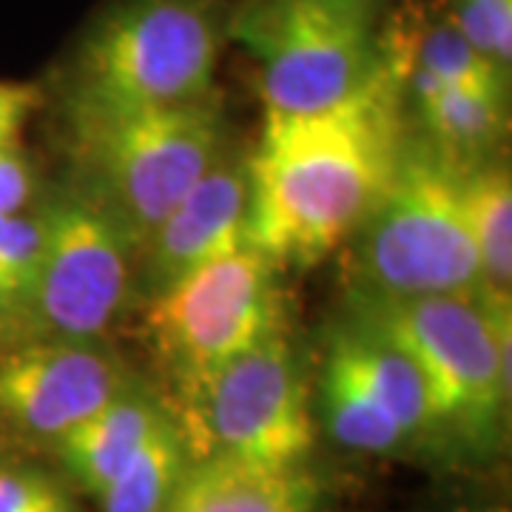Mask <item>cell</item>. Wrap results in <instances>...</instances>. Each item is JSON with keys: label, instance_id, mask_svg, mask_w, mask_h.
I'll use <instances>...</instances> for the list:
<instances>
[{"label": "cell", "instance_id": "obj_1", "mask_svg": "<svg viewBox=\"0 0 512 512\" xmlns=\"http://www.w3.org/2000/svg\"><path fill=\"white\" fill-rule=\"evenodd\" d=\"M390 55L362 92L311 114H265L248 157V242L274 265H316L379 202L404 143L407 32H387Z\"/></svg>", "mask_w": 512, "mask_h": 512}, {"label": "cell", "instance_id": "obj_2", "mask_svg": "<svg viewBox=\"0 0 512 512\" xmlns=\"http://www.w3.org/2000/svg\"><path fill=\"white\" fill-rule=\"evenodd\" d=\"M228 20L225 0H111L66 60V120L89 123L211 97Z\"/></svg>", "mask_w": 512, "mask_h": 512}, {"label": "cell", "instance_id": "obj_3", "mask_svg": "<svg viewBox=\"0 0 512 512\" xmlns=\"http://www.w3.org/2000/svg\"><path fill=\"white\" fill-rule=\"evenodd\" d=\"M353 316L382 330L419 365L436 430L478 456L493 450L510 407V299L356 293Z\"/></svg>", "mask_w": 512, "mask_h": 512}, {"label": "cell", "instance_id": "obj_4", "mask_svg": "<svg viewBox=\"0 0 512 512\" xmlns=\"http://www.w3.org/2000/svg\"><path fill=\"white\" fill-rule=\"evenodd\" d=\"M77 191L109 217L134 254L228 148L220 100L69 123ZM137 259V256H134Z\"/></svg>", "mask_w": 512, "mask_h": 512}, {"label": "cell", "instance_id": "obj_5", "mask_svg": "<svg viewBox=\"0 0 512 512\" xmlns=\"http://www.w3.org/2000/svg\"><path fill=\"white\" fill-rule=\"evenodd\" d=\"M461 168L427 137L404 134L399 163L353 234L356 293H481V268L461 208Z\"/></svg>", "mask_w": 512, "mask_h": 512}, {"label": "cell", "instance_id": "obj_6", "mask_svg": "<svg viewBox=\"0 0 512 512\" xmlns=\"http://www.w3.org/2000/svg\"><path fill=\"white\" fill-rule=\"evenodd\" d=\"M373 0H242L228 37L254 57L265 114H311L362 92L390 43Z\"/></svg>", "mask_w": 512, "mask_h": 512}, {"label": "cell", "instance_id": "obj_7", "mask_svg": "<svg viewBox=\"0 0 512 512\" xmlns=\"http://www.w3.org/2000/svg\"><path fill=\"white\" fill-rule=\"evenodd\" d=\"M165 410L194 461L302 467L316 439L308 387L282 330L177 390V407Z\"/></svg>", "mask_w": 512, "mask_h": 512}, {"label": "cell", "instance_id": "obj_8", "mask_svg": "<svg viewBox=\"0 0 512 512\" xmlns=\"http://www.w3.org/2000/svg\"><path fill=\"white\" fill-rule=\"evenodd\" d=\"M279 330L282 299L274 262L251 245L148 299V345L168 370L174 390L200 382Z\"/></svg>", "mask_w": 512, "mask_h": 512}, {"label": "cell", "instance_id": "obj_9", "mask_svg": "<svg viewBox=\"0 0 512 512\" xmlns=\"http://www.w3.org/2000/svg\"><path fill=\"white\" fill-rule=\"evenodd\" d=\"M32 339H100L123 313L134 248L77 188L43 211Z\"/></svg>", "mask_w": 512, "mask_h": 512}, {"label": "cell", "instance_id": "obj_10", "mask_svg": "<svg viewBox=\"0 0 512 512\" xmlns=\"http://www.w3.org/2000/svg\"><path fill=\"white\" fill-rule=\"evenodd\" d=\"M126 367L97 339H29L0 353V419L23 436L63 439L128 387Z\"/></svg>", "mask_w": 512, "mask_h": 512}, {"label": "cell", "instance_id": "obj_11", "mask_svg": "<svg viewBox=\"0 0 512 512\" xmlns=\"http://www.w3.org/2000/svg\"><path fill=\"white\" fill-rule=\"evenodd\" d=\"M248 217V157L225 148L137 251L140 291L154 299L205 265L248 248Z\"/></svg>", "mask_w": 512, "mask_h": 512}, {"label": "cell", "instance_id": "obj_12", "mask_svg": "<svg viewBox=\"0 0 512 512\" xmlns=\"http://www.w3.org/2000/svg\"><path fill=\"white\" fill-rule=\"evenodd\" d=\"M319 487L302 467H259L234 458L191 461L163 512H313Z\"/></svg>", "mask_w": 512, "mask_h": 512}, {"label": "cell", "instance_id": "obj_13", "mask_svg": "<svg viewBox=\"0 0 512 512\" xmlns=\"http://www.w3.org/2000/svg\"><path fill=\"white\" fill-rule=\"evenodd\" d=\"M328 359L362 384L410 439L436 430L433 396L419 365L382 330L350 313L330 339Z\"/></svg>", "mask_w": 512, "mask_h": 512}, {"label": "cell", "instance_id": "obj_14", "mask_svg": "<svg viewBox=\"0 0 512 512\" xmlns=\"http://www.w3.org/2000/svg\"><path fill=\"white\" fill-rule=\"evenodd\" d=\"M163 407L148 390L131 382L109 404L57 439V456L83 490L100 495L137 453Z\"/></svg>", "mask_w": 512, "mask_h": 512}, {"label": "cell", "instance_id": "obj_15", "mask_svg": "<svg viewBox=\"0 0 512 512\" xmlns=\"http://www.w3.org/2000/svg\"><path fill=\"white\" fill-rule=\"evenodd\" d=\"M404 100L419 111L427 140L458 165L478 163V154L498 143L507 126V97L447 86L407 63Z\"/></svg>", "mask_w": 512, "mask_h": 512}, {"label": "cell", "instance_id": "obj_16", "mask_svg": "<svg viewBox=\"0 0 512 512\" xmlns=\"http://www.w3.org/2000/svg\"><path fill=\"white\" fill-rule=\"evenodd\" d=\"M461 208L481 268L484 296L510 299L512 279V177L507 165L473 163L461 168Z\"/></svg>", "mask_w": 512, "mask_h": 512}, {"label": "cell", "instance_id": "obj_17", "mask_svg": "<svg viewBox=\"0 0 512 512\" xmlns=\"http://www.w3.org/2000/svg\"><path fill=\"white\" fill-rule=\"evenodd\" d=\"M191 461L177 421L163 407L137 453L97 495L103 512H163L183 484Z\"/></svg>", "mask_w": 512, "mask_h": 512}, {"label": "cell", "instance_id": "obj_18", "mask_svg": "<svg viewBox=\"0 0 512 512\" xmlns=\"http://www.w3.org/2000/svg\"><path fill=\"white\" fill-rule=\"evenodd\" d=\"M322 413L330 436L350 450L393 453L404 441H410L399 421L330 359L322 376Z\"/></svg>", "mask_w": 512, "mask_h": 512}, {"label": "cell", "instance_id": "obj_19", "mask_svg": "<svg viewBox=\"0 0 512 512\" xmlns=\"http://www.w3.org/2000/svg\"><path fill=\"white\" fill-rule=\"evenodd\" d=\"M43 242V217L12 214L0 217V336L32 339V305H35L37 265Z\"/></svg>", "mask_w": 512, "mask_h": 512}, {"label": "cell", "instance_id": "obj_20", "mask_svg": "<svg viewBox=\"0 0 512 512\" xmlns=\"http://www.w3.org/2000/svg\"><path fill=\"white\" fill-rule=\"evenodd\" d=\"M407 63L433 74L447 86L507 97V74L495 69L493 63L458 32L453 18L436 20L416 32H407Z\"/></svg>", "mask_w": 512, "mask_h": 512}, {"label": "cell", "instance_id": "obj_21", "mask_svg": "<svg viewBox=\"0 0 512 512\" xmlns=\"http://www.w3.org/2000/svg\"><path fill=\"white\" fill-rule=\"evenodd\" d=\"M453 23L495 69L512 63V0H453Z\"/></svg>", "mask_w": 512, "mask_h": 512}, {"label": "cell", "instance_id": "obj_22", "mask_svg": "<svg viewBox=\"0 0 512 512\" xmlns=\"http://www.w3.org/2000/svg\"><path fill=\"white\" fill-rule=\"evenodd\" d=\"M0 512H77L69 493L40 470H0Z\"/></svg>", "mask_w": 512, "mask_h": 512}, {"label": "cell", "instance_id": "obj_23", "mask_svg": "<svg viewBox=\"0 0 512 512\" xmlns=\"http://www.w3.org/2000/svg\"><path fill=\"white\" fill-rule=\"evenodd\" d=\"M40 106V92L29 83L0 80V148L18 146L20 134Z\"/></svg>", "mask_w": 512, "mask_h": 512}, {"label": "cell", "instance_id": "obj_24", "mask_svg": "<svg viewBox=\"0 0 512 512\" xmlns=\"http://www.w3.org/2000/svg\"><path fill=\"white\" fill-rule=\"evenodd\" d=\"M32 188V165L20 154V148H0V217L20 214L32 197Z\"/></svg>", "mask_w": 512, "mask_h": 512}, {"label": "cell", "instance_id": "obj_25", "mask_svg": "<svg viewBox=\"0 0 512 512\" xmlns=\"http://www.w3.org/2000/svg\"><path fill=\"white\" fill-rule=\"evenodd\" d=\"M467 512H510L507 507H498V504H493V507H476V510H467Z\"/></svg>", "mask_w": 512, "mask_h": 512}, {"label": "cell", "instance_id": "obj_26", "mask_svg": "<svg viewBox=\"0 0 512 512\" xmlns=\"http://www.w3.org/2000/svg\"><path fill=\"white\" fill-rule=\"evenodd\" d=\"M373 3H379V0H373Z\"/></svg>", "mask_w": 512, "mask_h": 512}]
</instances>
